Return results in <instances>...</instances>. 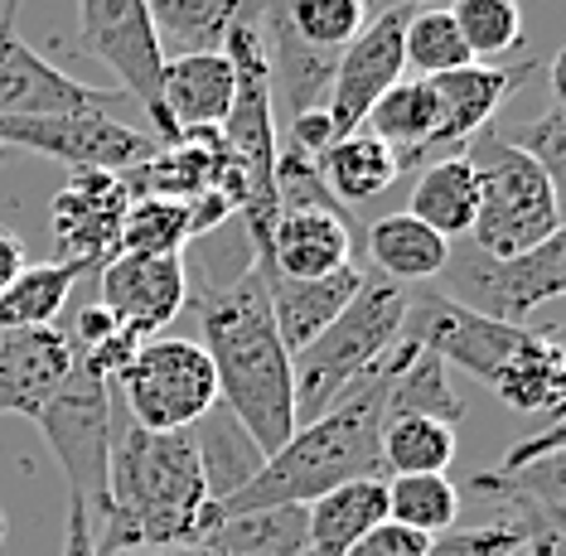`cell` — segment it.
<instances>
[{"instance_id": "obj_1", "label": "cell", "mask_w": 566, "mask_h": 556, "mask_svg": "<svg viewBox=\"0 0 566 556\" xmlns=\"http://www.w3.org/2000/svg\"><path fill=\"white\" fill-rule=\"evenodd\" d=\"M199 348L213 364L218 402L233 411L262 455H276L301 421H295L291 354L272 325L262 271L252 256L233 281L203 291Z\"/></svg>"}, {"instance_id": "obj_2", "label": "cell", "mask_w": 566, "mask_h": 556, "mask_svg": "<svg viewBox=\"0 0 566 556\" xmlns=\"http://www.w3.org/2000/svg\"><path fill=\"white\" fill-rule=\"evenodd\" d=\"M223 523L209 499L189 431H140L126 421L112 436L107 460V508H102L97 552L136 547H199Z\"/></svg>"}, {"instance_id": "obj_3", "label": "cell", "mask_w": 566, "mask_h": 556, "mask_svg": "<svg viewBox=\"0 0 566 556\" xmlns=\"http://www.w3.org/2000/svg\"><path fill=\"white\" fill-rule=\"evenodd\" d=\"M388 358L373 368L349 397H339L325 417L301 421L291 441L276 455L262 460V470L238 489L233 499L218 503L223 518L242 513H266V508H305L329 489L349 480H382V421H388Z\"/></svg>"}, {"instance_id": "obj_4", "label": "cell", "mask_w": 566, "mask_h": 556, "mask_svg": "<svg viewBox=\"0 0 566 556\" xmlns=\"http://www.w3.org/2000/svg\"><path fill=\"white\" fill-rule=\"evenodd\" d=\"M411 291L397 286L388 276L358 281L354 301L344 305V315L319 334L315 344H305L301 354H291V378H295V421H315L349 397L358 382L373 378V368L388 358V348L402 334Z\"/></svg>"}, {"instance_id": "obj_5", "label": "cell", "mask_w": 566, "mask_h": 556, "mask_svg": "<svg viewBox=\"0 0 566 556\" xmlns=\"http://www.w3.org/2000/svg\"><path fill=\"white\" fill-rule=\"evenodd\" d=\"M465 160L480 175V213L470 228V252L504 262L562 238V189L543 175V165L509 146L504 132H480L465 146Z\"/></svg>"}, {"instance_id": "obj_6", "label": "cell", "mask_w": 566, "mask_h": 556, "mask_svg": "<svg viewBox=\"0 0 566 556\" xmlns=\"http://www.w3.org/2000/svg\"><path fill=\"white\" fill-rule=\"evenodd\" d=\"M112 392L132 411L140 431H189L203 411L218 407V378L209 354L195 339H140L132 364L117 373Z\"/></svg>"}, {"instance_id": "obj_7", "label": "cell", "mask_w": 566, "mask_h": 556, "mask_svg": "<svg viewBox=\"0 0 566 556\" xmlns=\"http://www.w3.org/2000/svg\"><path fill=\"white\" fill-rule=\"evenodd\" d=\"M112 411H117L112 407V382L73 358V373L34 417L44 441L54 445V460L69 474L73 499L93 518H102V508H107V460H112V436H117Z\"/></svg>"}, {"instance_id": "obj_8", "label": "cell", "mask_w": 566, "mask_h": 556, "mask_svg": "<svg viewBox=\"0 0 566 556\" xmlns=\"http://www.w3.org/2000/svg\"><path fill=\"white\" fill-rule=\"evenodd\" d=\"M78 34H83L87 54L117 73L122 97L146 112L150 136H156L160 146H175L179 132L160 107L165 54H160V39H156V24H150L146 0H78Z\"/></svg>"}, {"instance_id": "obj_9", "label": "cell", "mask_w": 566, "mask_h": 556, "mask_svg": "<svg viewBox=\"0 0 566 556\" xmlns=\"http://www.w3.org/2000/svg\"><path fill=\"white\" fill-rule=\"evenodd\" d=\"M450 276V301H460L474 315L504 319V325H523L537 305H552L566 291V238H547L543 248L489 262V256H450L441 271Z\"/></svg>"}, {"instance_id": "obj_10", "label": "cell", "mask_w": 566, "mask_h": 556, "mask_svg": "<svg viewBox=\"0 0 566 556\" xmlns=\"http://www.w3.org/2000/svg\"><path fill=\"white\" fill-rule=\"evenodd\" d=\"M527 325H504V319L474 315L446 291H417L407 301L402 339L411 348H427L446 368H465L480 382H489L513 354L527 344Z\"/></svg>"}, {"instance_id": "obj_11", "label": "cell", "mask_w": 566, "mask_h": 556, "mask_svg": "<svg viewBox=\"0 0 566 556\" xmlns=\"http://www.w3.org/2000/svg\"><path fill=\"white\" fill-rule=\"evenodd\" d=\"M0 146H24L49 160H63L73 170H102V175H132L160 140L150 132H132L126 122H112L107 112L87 116H34V122H0Z\"/></svg>"}, {"instance_id": "obj_12", "label": "cell", "mask_w": 566, "mask_h": 556, "mask_svg": "<svg viewBox=\"0 0 566 556\" xmlns=\"http://www.w3.org/2000/svg\"><path fill=\"white\" fill-rule=\"evenodd\" d=\"M126 209H132L126 175L78 170L49 203V228H54V252H59L54 262L83 266L87 276H97L117 256Z\"/></svg>"}, {"instance_id": "obj_13", "label": "cell", "mask_w": 566, "mask_h": 556, "mask_svg": "<svg viewBox=\"0 0 566 556\" xmlns=\"http://www.w3.org/2000/svg\"><path fill=\"white\" fill-rule=\"evenodd\" d=\"M126 102L112 87H87L78 77L54 69L44 54L15 34V24L0 20V122H34V116H87Z\"/></svg>"}, {"instance_id": "obj_14", "label": "cell", "mask_w": 566, "mask_h": 556, "mask_svg": "<svg viewBox=\"0 0 566 556\" xmlns=\"http://www.w3.org/2000/svg\"><path fill=\"white\" fill-rule=\"evenodd\" d=\"M93 301L107 310L117 325H126L136 339H156L170 329L179 310L189 305V276L185 256H146V252H117L97 271Z\"/></svg>"}, {"instance_id": "obj_15", "label": "cell", "mask_w": 566, "mask_h": 556, "mask_svg": "<svg viewBox=\"0 0 566 556\" xmlns=\"http://www.w3.org/2000/svg\"><path fill=\"white\" fill-rule=\"evenodd\" d=\"M402 24L407 10H382L358 30L354 44L339 49L334 59V83L325 97V112L334 122V136H354L373 112V102L388 93L392 83H402Z\"/></svg>"}, {"instance_id": "obj_16", "label": "cell", "mask_w": 566, "mask_h": 556, "mask_svg": "<svg viewBox=\"0 0 566 556\" xmlns=\"http://www.w3.org/2000/svg\"><path fill=\"white\" fill-rule=\"evenodd\" d=\"M533 73V59L518 63V69H499V63H465L455 73L431 77L436 93V136L427 146V160H446V155H465V146L480 132L494 126V112L513 97V87L527 83Z\"/></svg>"}, {"instance_id": "obj_17", "label": "cell", "mask_w": 566, "mask_h": 556, "mask_svg": "<svg viewBox=\"0 0 566 556\" xmlns=\"http://www.w3.org/2000/svg\"><path fill=\"white\" fill-rule=\"evenodd\" d=\"M73 373V348L59 325L0 329V417H40Z\"/></svg>"}, {"instance_id": "obj_18", "label": "cell", "mask_w": 566, "mask_h": 556, "mask_svg": "<svg viewBox=\"0 0 566 556\" xmlns=\"http://www.w3.org/2000/svg\"><path fill=\"white\" fill-rule=\"evenodd\" d=\"M256 262H266L272 271L291 281H319L334 271L354 266V242H349V223L344 213H325V209H301V213H276L272 232H266L262 248H252Z\"/></svg>"}, {"instance_id": "obj_19", "label": "cell", "mask_w": 566, "mask_h": 556, "mask_svg": "<svg viewBox=\"0 0 566 556\" xmlns=\"http://www.w3.org/2000/svg\"><path fill=\"white\" fill-rule=\"evenodd\" d=\"M256 271H262L266 310H272V325L281 334V344H286V354H301L305 344H315L319 334L344 315V305L354 301L358 281H364L358 266H344V271L319 276V281H291V276H281V271H272L266 262H256Z\"/></svg>"}, {"instance_id": "obj_20", "label": "cell", "mask_w": 566, "mask_h": 556, "mask_svg": "<svg viewBox=\"0 0 566 556\" xmlns=\"http://www.w3.org/2000/svg\"><path fill=\"white\" fill-rule=\"evenodd\" d=\"M160 107L175 132L223 126L233 107V63L228 54H175L160 69Z\"/></svg>"}, {"instance_id": "obj_21", "label": "cell", "mask_w": 566, "mask_h": 556, "mask_svg": "<svg viewBox=\"0 0 566 556\" xmlns=\"http://www.w3.org/2000/svg\"><path fill=\"white\" fill-rule=\"evenodd\" d=\"M160 54H218L238 24L262 20V0H146Z\"/></svg>"}, {"instance_id": "obj_22", "label": "cell", "mask_w": 566, "mask_h": 556, "mask_svg": "<svg viewBox=\"0 0 566 556\" xmlns=\"http://www.w3.org/2000/svg\"><path fill=\"white\" fill-rule=\"evenodd\" d=\"M388 523V480H349L305 503V556H344L364 533Z\"/></svg>"}, {"instance_id": "obj_23", "label": "cell", "mask_w": 566, "mask_h": 556, "mask_svg": "<svg viewBox=\"0 0 566 556\" xmlns=\"http://www.w3.org/2000/svg\"><path fill=\"white\" fill-rule=\"evenodd\" d=\"M489 387H494V397L509 411H523V417H557L562 397H566V354H562L557 334L533 329L518 354L489 378Z\"/></svg>"}, {"instance_id": "obj_24", "label": "cell", "mask_w": 566, "mask_h": 556, "mask_svg": "<svg viewBox=\"0 0 566 556\" xmlns=\"http://www.w3.org/2000/svg\"><path fill=\"white\" fill-rule=\"evenodd\" d=\"M402 213H411L417 223H427L441 238H470L474 213H480V175L465 155H446V160L421 165L411 203Z\"/></svg>"}, {"instance_id": "obj_25", "label": "cell", "mask_w": 566, "mask_h": 556, "mask_svg": "<svg viewBox=\"0 0 566 556\" xmlns=\"http://www.w3.org/2000/svg\"><path fill=\"white\" fill-rule=\"evenodd\" d=\"M368 256L378 276L397 281V286H421L450 266V242L411 213H388L368 223Z\"/></svg>"}, {"instance_id": "obj_26", "label": "cell", "mask_w": 566, "mask_h": 556, "mask_svg": "<svg viewBox=\"0 0 566 556\" xmlns=\"http://www.w3.org/2000/svg\"><path fill=\"white\" fill-rule=\"evenodd\" d=\"M189 441H195V455H199V470H203V484H209V499L223 503L233 499L242 484L262 470V450L248 431L238 426V417L228 411L223 402L209 407L203 417L189 426Z\"/></svg>"}, {"instance_id": "obj_27", "label": "cell", "mask_w": 566, "mask_h": 556, "mask_svg": "<svg viewBox=\"0 0 566 556\" xmlns=\"http://www.w3.org/2000/svg\"><path fill=\"white\" fill-rule=\"evenodd\" d=\"M364 132L378 136L382 146L397 150V160L407 165H421L427 160V146L436 136V93L427 77H402L392 83L388 93L373 102V112L364 116Z\"/></svg>"}, {"instance_id": "obj_28", "label": "cell", "mask_w": 566, "mask_h": 556, "mask_svg": "<svg viewBox=\"0 0 566 556\" xmlns=\"http://www.w3.org/2000/svg\"><path fill=\"white\" fill-rule=\"evenodd\" d=\"M319 175H325L334 203H368L402 175V160H397L392 146H382L378 136H368L358 126L354 136H339L329 146V155L319 160Z\"/></svg>"}, {"instance_id": "obj_29", "label": "cell", "mask_w": 566, "mask_h": 556, "mask_svg": "<svg viewBox=\"0 0 566 556\" xmlns=\"http://www.w3.org/2000/svg\"><path fill=\"white\" fill-rule=\"evenodd\" d=\"M83 276L87 271L69 266V262L24 266L20 276L0 291V329H44V325H54Z\"/></svg>"}, {"instance_id": "obj_30", "label": "cell", "mask_w": 566, "mask_h": 556, "mask_svg": "<svg viewBox=\"0 0 566 556\" xmlns=\"http://www.w3.org/2000/svg\"><path fill=\"white\" fill-rule=\"evenodd\" d=\"M382 480H402V474H446L455 460V426L431 417H392L382 421Z\"/></svg>"}, {"instance_id": "obj_31", "label": "cell", "mask_w": 566, "mask_h": 556, "mask_svg": "<svg viewBox=\"0 0 566 556\" xmlns=\"http://www.w3.org/2000/svg\"><path fill=\"white\" fill-rule=\"evenodd\" d=\"M213 556H305V508H266L223 518L199 542Z\"/></svg>"}, {"instance_id": "obj_32", "label": "cell", "mask_w": 566, "mask_h": 556, "mask_svg": "<svg viewBox=\"0 0 566 556\" xmlns=\"http://www.w3.org/2000/svg\"><path fill=\"white\" fill-rule=\"evenodd\" d=\"M460 484H450V474H402L388 480V523L407 527L417 537H441L460 518Z\"/></svg>"}, {"instance_id": "obj_33", "label": "cell", "mask_w": 566, "mask_h": 556, "mask_svg": "<svg viewBox=\"0 0 566 556\" xmlns=\"http://www.w3.org/2000/svg\"><path fill=\"white\" fill-rule=\"evenodd\" d=\"M470 49L460 39L455 20H450L446 6H421V10H407V24H402V69L407 77H441V73H455L465 69Z\"/></svg>"}, {"instance_id": "obj_34", "label": "cell", "mask_w": 566, "mask_h": 556, "mask_svg": "<svg viewBox=\"0 0 566 556\" xmlns=\"http://www.w3.org/2000/svg\"><path fill=\"white\" fill-rule=\"evenodd\" d=\"M189 238H195V213H189V203L156 199V193H132V209H126L117 252L185 256Z\"/></svg>"}, {"instance_id": "obj_35", "label": "cell", "mask_w": 566, "mask_h": 556, "mask_svg": "<svg viewBox=\"0 0 566 556\" xmlns=\"http://www.w3.org/2000/svg\"><path fill=\"white\" fill-rule=\"evenodd\" d=\"M272 6L281 10L286 30L301 39V44L319 49V54H339L373 20L368 0H272Z\"/></svg>"}, {"instance_id": "obj_36", "label": "cell", "mask_w": 566, "mask_h": 556, "mask_svg": "<svg viewBox=\"0 0 566 556\" xmlns=\"http://www.w3.org/2000/svg\"><path fill=\"white\" fill-rule=\"evenodd\" d=\"M450 20L465 39L474 63H499L523 44V10L518 0H450Z\"/></svg>"}, {"instance_id": "obj_37", "label": "cell", "mask_w": 566, "mask_h": 556, "mask_svg": "<svg viewBox=\"0 0 566 556\" xmlns=\"http://www.w3.org/2000/svg\"><path fill=\"white\" fill-rule=\"evenodd\" d=\"M69 334V348H73V358H78L83 368H93L102 373L107 382H117V373L132 364V354L140 348V339L126 325H117V319L107 315L97 301H87L78 315H73V325L63 329Z\"/></svg>"}, {"instance_id": "obj_38", "label": "cell", "mask_w": 566, "mask_h": 556, "mask_svg": "<svg viewBox=\"0 0 566 556\" xmlns=\"http://www.w3.org/2000/svg\"><path fill=\"white\" fill-rule=\"evenodd\" d=\"M566 97H557L552 107L537 116L533 126H523V132H513L504 136L509 146H518L527 160H537L543 165V175L552 179V185L562 189V179H566V107H562Z\"/></svg>"}, {"instance_id": "obj_39", "label": "cell", "mask_w": 566, "mask_h": 556, "mask_svg": "<svg viewBox=\"0 0 566 556\" xmlns=\"http://www.w3.org/2000/svg\"><path fill=\"white\" fill-rule=\"evenodd\" d=\"M523 533L504 523H470V527H450V533L431 537L421 556H518L523 552Z\"/></svg>"}, {"instance_id": "obj_40", "label": "cell", "mask_w": 566, "mask_h": 556, "mask_svg": "<svg viewBox=\"0 0 566 556\" xmlns=\"http://www.w3.org/2000/svg\"><path fill=\"white\" fill-rule=\"evenodd\" d=\"M334 140H339V136H334V122H329V112H325V107L291 116L286 132H276V146H291V150L311 155V160H325Z\"/></svg>"}, {"instance_id": "obj_41", "label": "cell", "mask_w": 566, "mask_h": 556, "mask_svg": "<svg viewBox=\"0 0 566 556\" xmlns=\"http://www.w3.org/2000/svg\"><path fill=\"white\" fill-rule=\"evenodd\" d=\"M427 542L431 537H417V533H407V527H397V523H378L373 533L358 537L344 556H421L427 552Z\"/></svg>"}, {"instance_id": "obj_42", "label": "cell", "mask_w": 566, "mask_h": 556, "mask_svg": "<svg viewBox=\"0 0 566 556\" xmlns=\"http://www.w3.org/2000/svg\"><path fill=\"white\" fill-rule=\"evenodd\" d=\"M562 445H566V426H562V417H547V431L533 436V441H523L518 450H509L499 474H518V470H527V464H543L552 455H562Z\"/></svg>"}, {"instance_id": "obj_43", "label": "cell", "mask_w": 566, "mask_h": 556, "mask_svg": "<svg viewBox=\"0 0 566 556\" xmlns=\"http://www.w3.org/2000/svg\"><path fill=\"white\" fill-rule=\"evenodd\" d=\"M59 556H102L97 552V523L78 499H69V523H63V552Z\"/></svg>"}, {"instance_id": "obj_44", "label": "cell", "mask_w": 566, "mask_h": 556, "mask_svg": "<svg viewBox=\"0 0 566 556\" xmlns=\"http://www.w3.org/2000/svg\"><path fill=\"white\" fill-rule=\"evenodd\" d=\"M24 266H30V262H24V242L10 238V232H0V291H6Z\"/></svg>"}, {"instance_id": "obj_45", "label": "cell", "mask_w": 566, "mask_h": 556, "mask_svg": "<svg viewBox=\"0 0 566 556\" xmlns=\"http://www.w3.org/2000/svg\"><path fill=\"white\" fill-rule=\"evenodd\" d=\"M112 556H213L209 547H136V552H112Z\"/></svg>"}, {"instance_id": "obj_46", "label": "cell", "mask_w": 566, "mask_h": 556, "mask_svg": "<svg viewBox=\"0 0 566 556\" xmlns=\"http://www.w3.org/2000/svg\"><path fill=\"white\" fill-rule=\"evenodd\" d=\"M421 6H450V0H368V15H382V10H421Z\"/></svg>"}, {"instance_id": "obj_47", "label": "cell", "mask_w": 566, "mask_h": 556, "mask_svg": "<svg viewBox=\"0 0 566 556\" xmlns=\"http://www.w3.org/2000/svg\"><path fill=\"white\" fill-rule=\"evenodd\" d=\"M24 6V0H0V20H10V24H15V10Z\"/></svg>"}, {"instance_id": "obj_48", "label": "cell", "mask_w": 566, "mask_h": 556, "mask_svg": "<svg viewBox=\"0 0 566 556\" xmlns=\"http://www.w3.org/2000/svg\"><path fill=\"white\" fill-rule=\"evenodd\" d=\"M0 542H6V513H0Z\"/></svg>"}, {"instance_id": "obj_49", "label": "cell", "mask_w": 566, "mask_h": 556, "mask_svg": "<svg viewBox=\"0 0 566 556\" xmlns=\"http://www.w3.org/2000/svg\"><path fill=\"white\" fill-rule=\"evenodd\" d=\"M518 556H523V552H518Z\"/></svg>"}]
</instances>
